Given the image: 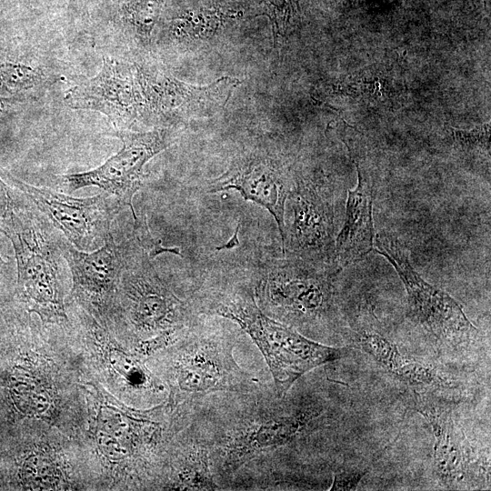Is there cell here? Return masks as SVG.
<instances>
[{"instance_id": "4fadbf2b", "label": "cell", "mask_w": 491, "mask_h": 491, "mask_svg": "<svg viewBox=\"0 0 491 491\" xmlns=\"http://www.w3.org/2000/svg\"><path fill=\"white\" fill-rule=\"evenodd\" d=\"M292 185L276 161L259 155L236 158L229 168L208 184L207 191L215 193L234 189L245 200L263 206L275 218L281 240L285 233V212Z\"/></svg>"}, {"instance_id": "ba28073f", "label": "cell", "mask_w": 491, "mask_h": 491, "mask_svg": "<svg viewBox=\"0 0 491 491\" xmlns=\"http://www.w3.org/2000/svg\"><path fill=\"white\" fill-rule=\"evenodd\" d=\"M122 142V148L105 163L89 171L63 175L69 193L97 186L114 196L121 206H129L133 218L135 194L142 187L144 166L173 142L169 130L148 132L117 130L111 134Z\"/></svg>"}, {"instance_id": "603a6c76", "label": "cell", "mask_w": 491, "mask_h": 491, "mask_svg": "<svg viewBox=\"0 0 491 491\" xmlns=\"http://www.w3.org/2000/svg\"><path fill=\"white\" fill-rule=\"evenodd\" d=\"M367 470L335 473L329 490H353Z\"/></svg>"}, {"instance_id": "30bf717a", "label": "cell", "mask_w": 491, "mask_h": 491, "mask_svg": "<svg viewBox=\"0 0 491 491\" xmlns=\"http://www.w3.org/2000/svg\"><path fill=\"white\" fill-rule=\"evenodd\" d=\"M144 107L165 121L208 116L217 113L240 84L223 76L205 86H195L161 73L135 72Z\"/></svg>"}, {"instance_id": "52a82bcc", "label": "cell", "mask_w": 491, "mask_h": 491, "mask_svg": "<svg viewBox=\"0 0 491 491\" xmlns=\"http://www.w3.org/2000/svg\"><path fill=\"white\" fill-rule=\"evenodd\" d=\"M121 278L128 317L136 331L157 336L168 331H185L200 319L197 296L189 300L178 297L145 254L136 261L126 258Z\"/></svg>"}, {"instance_id": "484cf974", "label": "cell", "mask_w": 491, "mask_h": 491, "mask_svg": "<svg viewBox=\"0 0 491 491\" xmlns=\"http://www.w3.org/2000/svg\"><path fill=\"white\" fill-rule=\"evenodd\" d=\"M238 227L236 228L235 232V235L233 236V238H231L224 246H221V247H217V250L219 249H225V248H231L236 245H238V241H237V231H238Z\"/></svg>"}, {"instance_id": "ffe728a7", "label": "cell", "mask_w": 491, "mask_h": 491, "mask_svg": "<svg viewBox=\"0 0 491 491\" xmlns=\"http://www.w3.org/2000/svg\"><path fill=\"white\" fill-rule=\"evenodd\" d=\"M124 19L135 35L143 41L151 35L159 14V0H125Z\"/></svg>"}, {"instance_id": "5bb4252c", "label": "cell", "mask_w": 491, "mask_h": 491, "mask_svg": "<svg viewBox=\"0 0 491 491\" xmlns=\"http://www.w3.org/2000/svg\"><path fill=\"white\" fill-rule=\"evenodd\" d=\"M417 410L432 427L434 468L438 480L451 488L466 486L473 475L482 472L477 458L451 411L435 403L419 400Z\"/></svg>"}, {"instance_id": "ac0fdd59", "label": "cell", "mask_w": 491, "mask_h": 491, "mask_svg": "<svg viewBox=\"0 0 491 491\" xmlns=\"http://www.w3.org/2000/svg\"><path fill=\"white\" fill-rule=\"evenodd\" d=\"M353 336L358 346L393 376L416 386L445 384L435 370L401 353L376 329L355 326Z\"/></svg>"}, {"instance_id": "277c9868", "label": "cell", "mask_w": 491, "mask_h": 491, "mask_svg": "<svg viewBox=\"0 0 491 491\" xmlns=\"http://www.w3.org/2000/svg\"><path fill=\"white\" fill-rule=\"evenodd\" d=\"M341 270L332 264L298 257L279 264L260 278L255 299L268 316L298 331L313 332L334 310V279Z\"/></svg>"}, {"instance_id": "3957f363", "label": "cell", "mask_w": 491, "mask_h": 491, "mask_svg": "<svg viewBox=\"0 0 491 491\" xmlns=\"http://www.w3.org/2000/svg\"><path fill=\"white\" fill-rule=\"evenodd\" d=\"M237 340L235 332L199 319L172 344V410L213 393L248 390L259 382L235 361Z\"/></svg>"}, {"instance_id": "6da1fadb", "label": "cell", "mask_w": 491, "mask_h": 491, "mask_svg": "<svg viewBox=\"0 0 491 491\" xmlns=\"http://www.w3.org/2000/svg\"><path fill=\"white\" fill-rule=\"evenodd\" d=\"M189 422L206 442L221 490L284 489L293 455L330 422L315 394L280 395L259 381L245 391L216 392L190 402Z\"/></svg>"}, {"instance_id": "7c38bea8", "label": "cell", "mask_w": 491, "mask_h": 491, "mask_svg": "<svg viewBox=\"0 0 491 491\" xmlns=\"http://www.w3.org/2000/svg\"><path fill=\"white\" fill-rule=\"evenodd\" d=\"M75 110L104 114L115 127L132 124L144 101L132 68L115 58L104 56L100 71L70 87L65 95Z\"/></svg>"}, {"instance_id": "8992f818", "label": "cell", "mask_w": 491, "mask_h": 491, "mask_svg": "<svg viewBox=\"0 0 491 491\" xmlns=\"http://www.w3.org/2000/svg\"><path fill=\"white\" fill-rule=\"evenodd\" d=\"M376 251L394 266L407 295L408 316L437 341L459 346L478 331L462 306L445 291L426 282L412 266L406 247L396 237L375 235Z\"/></svg>"}, {"instance_id": "8fae6325", "label": "cell", "mask_w": 491, "mask_h": 491, "mask_svg": "<svg viewBox=\"0 0 491 491\" xmlns=\"http://www.w3.org/2000/svg\"><path fill=\"white\" fill-rule=\"evenodd\" d=\"M287 200L291 217L285 226L284 256L288 250L295 257L335 265L334 214L328 197L315 185L300 182Z\"/></svg>"}, {"instance_id": "44dd1931", "label": "cell", "mask_w": 491, "mask_h": 491, "mask_svg": "<svg viewBox=\"0 0 491 491\" xmlns=\"http://www.w3.org/2000/svg\"><path fill=\"white\" fill-rule=\"evenodd\" d=\"M134 219V234L140 246L145 250L148 258L154 259L156 256L165 254H174L182 256L179 247L164 246L160 239L155 238L150 232L147 221L145 215H138Z\"/></svg>"}, {"instance_id": "d6986e66", "label": "cell", "mask_w": 491, "mask_h": 491, "mask_svg": "<svg viewBox=\"0 0 491 491\" xmlns=\"http://www.w3.org/2000/svg\"><path fill=\"white\" fill-rule=\"evenodd\" d=\"M47 81V74L38 65L17 60L0 59V95H22L40 87Z\"/></svg>"}, {"instance_id": "9a60e30c", "label": "cell", "mask_w": 491, "mask_h": 491, "mask_svg": "<svg viewBox=\"0 0 491 491\" xmlns=\"http://www.w3.org/2000/svg\"><path fill=\"white\" fill-rule=\"evenodd\" d=\"M357 171V185L348 190L344 225L336 238L334 264L341 270L363 259L374 248L375 181L357 152L344 143Z\"/></svg>"}, {"instance_id": "7402d4cb", "label": "cell", "mask_w": 491, "mask_h": 491, "mask_svg": "<svg viewBox=\"0 0 491 491\" xmlns=\"http://www.w3.org/2000/svg\"><path fill=\"white\" fill-rule=\"evenodd\" d=\"M110 357L115 368L133 384L145 386L148 382L145 370L136 359L117 350L112 351Z\"/></svg>"}, {"instance_id": "e0dca14e", "label": "cell", "mask_w": 491, "mask_h": 491, "mask_svg": "<svg viewBox=\"0 0 491 491\" xmlns=\"http://www.w3.org/2000/svg\"><path fill=\"white\" fill-rule=\"evenodd\" d=\"M179 433L176 459L165 487L174 490H221L212 471L209 448L205 439L189 420Z\"/></svg>"}, {"instance_id": "cb8c5ba5", "label": "cell", "mask_w": 491, "mask_h": 491, "mask_svg": "<svg viewBox=\"0 0 491 491\" xmlns=\"http://www.w3.org/2000/svg\"><path fill=\"white\" fill-rule=\"evenodd\" d=\"M12 209V199L9 195V189L0 177V220L5 218Z\"/></svg>"}, {"instance_id": "9c48e42d", "label": "cell", "mask_w": 491, "mask_h": 491, "mask_svg": "<svg viewBox=\"0 0 491 491\" xmlns=\"http://www.w3.org/2000/svg\"><path fill=\"white\" fill-rule=\"evenodd\" d=\"M8 178L75 248L94 251L112 235L111 224L122 207L114 196L107 194L76 198L29 185L13 175Z\"/></svg>"}, {"instance_id": "2e32d148", "label": "cell", "mask_w": 491, "mask_h": 491, "mask_svg": "<svg viewBox=\"0 0 491 491\" xmlns=\"http://www.w3.org/2000/svg\"><path fill=\"white\" fill-rule=\"evenodd\" d=\"M60 247L72 273L75 294L95 305L105 303L115 291L126 264L113 235L92 252L79 250L64 239Z\"/></svg>"}, {"instance_id": "7a4b0ae2", "label": "cell", "mask_w": 491, "mask_h": 491, "mask_svg": "<svg viewBox=\"0 0 491 491\" xmlns=\"http://www.w3.org/2000/svg\"><path fill=\"white\" fill-rule=\"evenodd\" d=\"M202 315L216 316L237 324L258 347L273 377V386L286 395L313 369L337 361L342 348L323 345L265 314L246 286L199 292Z\"/></svg>"}, {"instance_id": "d4e9b609", "label": "cell", "mask_w": 491, "mask_h": 491, "mask_svg": "<svg viewBox=\"0 0 491 491\" xmlns=\"http://www.w3.org/2000/svg\"><path fill=\"white\" fill-rule=\"evenodd\" d=\"M23 95L5 96L0 95V119L9 115L18 105Z\"/></svg>"}, {"instance_id": "5b68a950", "label": "cell", "mask_w": 491, "mask_h": 491, "mask_svg": "<svg viewBox=\"0 0 491 491\" xmlns=\"http://www.w3.org/2000/svg\"><path fill=\"white\" fill-rule=\"evenodd\" d=\"M2 223L0 231L15 250L22 299L44 321L65 319L60 282L62 239L53 238L48 225L31 213L12 209Z\"/></svg>"}]
</instances>
